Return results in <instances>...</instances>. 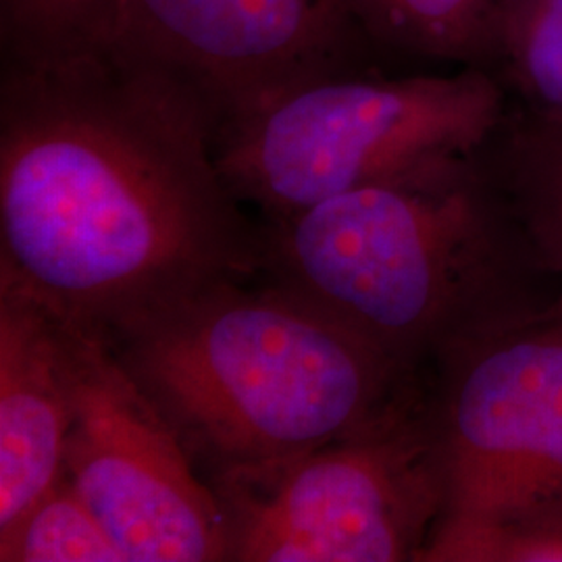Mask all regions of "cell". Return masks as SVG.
<instances>
[{
    "label": "cell",
    "instance_id": "1",
    "mask_svg": "<svg viewBox=\"0 0 562 562\" xmlns=\"http://www.w3.org/2000/svg\"><path fill=\"white\" fill-rule=\"evenodd\" d=\"M215 138L201 102L109 48L0 60V290L115 344L259 276Z\"/></svg>",
    "mask_w": 562,
    "mask_h": 562
},
{
    "label": "cell",
    "instance_id": "2",
    "mask_svg": "<svg viewBox=\"0 0 562 562\" xmlns=\"http://www.w3.org/2000/svg\"><path fill=\"white\" fill-rule=\"evenodd\" d=\"M259 227L269 283L422 378L559 296L482 153Z\"/></svg>",
    "mask_w": 562,
    "mask_h": 562
},
{
    "label": "cell",
    "instance_id": "3",
    "mask_svg": "<svg viewBox=\"0 0 562 562\" xmlns=\"http://www.w3.org/2000/svg\"><path fill=\"white\" fill-rule=\"evenodd\" d=\"M111 346L211 477L348 438L429 382L269 281L206 288Z\"/></svg>",
    "mask_w": 562,
    "mask_h": 562
},
{
    "label": "cell",
    "instance_id": "4",
    "mask_svg": "<svg viewBox=\"0 0 562 562\" xmlns=\"http://www.w3.org/2000/svg\"><path fill=\"white\" fill-rule=\"evenodd\" d=\"M508 111L503 83L482 67L348 74L304 83L225 123L215 153L241 204L281 217L473 157Z\"/></svg>",
    "mask_w": 562,
    "mask_h": 562
},
{
    "label": "cell",
    "instance_id": "5",
    "mask_svg": "<svg viewBox=\"0 0 562 562\" xmlns=\"http://www.w3.org/2000/svg\"><path fill=\"white\" fill-rule=\"evenodd\" d=\"M238 562H417L443 515L429 382L380 422L211 477Z\"/></svg>",
    "mask_w": 562,
    "mask_h": 562
},
{
    "label": "cell",
    "instance_id": "6",
    "mask_svg": "<svg viewBox=\"0 0 562 562\" xmlns=\"http://www.w3.org/2000/svg\"><path fill=\"white\" fill-rule=\"evenodd\" d=\"M429 419L443 483L438 525L562 503V302L438 362Z\"/></svg>",
    "mask_w": 562,
    "mask_h": 562
},
{
    "label": "cell",
    "instance_id": "7",
    "mask_svg": "<svg viewBox=\"0 0 562 562\" xmlns=\"http://www.w3.org/2000/svg\"><path fill=\"white\" fill-rule=\"evenodd\" d=\"M60 327L74 401L65 473L125 561H229L227 510L178 429L109 341Z\"/></svg>",
    "mask_w": 562,
    "mask_h": 562
},
{
    "label": "cell",
    "instance_id": "8",
    "mask_svg": "<svg viewBox=\"0 0 562 562\" xmlns=\"http://www.w3.org/2000/svg\"><path fill=\"white\" fill-rule=\"evenodd\" d=\"M241 120L304 83L392 63L341 0H120L106 46Z\"/></svg>",
    "mask_w": 562,
    "mask_h": 562
},
{
    "label": "cell",
    "instance_id": "9",
    "mask_svg": "<svg viewBox=\"0 0 562 562\" xmlns=\"http://www.w3.org/2000/svg\"><path fill=\"white\" fill-rule=\"evenodd\" d=\"M74 423L60 323L0 290V529L59 482Z\"/></svg>",
    "mask_w": 562,
    "mask_h": 562
},
{
    "label": "cell",
    "instance_id": "10",
    "mask_svg": "<svg viewBox=\"0 0 562 562\" xmlns=\"http://www.w3.org/2000/svg\"><path fill=\"white\" fill-rule=\"evenodd\" d=\"M482 159L562 302V115L510 106Z\"/></svg>",
    "mask_w": 562,
    "mask_h": 562
},
{
    "label": "cell",
    "instance_id": "11",
    "mask_svg": "<svg viewBox=\"0 0 562 562\" xmlns=\"http://www.w3.org/2000/svg\"><path fill=\"white\" fill-rule=\"evenodd\" d=\"M394 65L490 67L501 0H341Z\"/></svg>",
    "mask_w": 562,
    "mask_h": 562
},
{
    "label": "cell",
    "instance_id": "12",
    "mask_svg": "<svg viewBox=\"0 0 562 562\" xmlns=\"http://www.w3.org/2000/svg\"><path fill=\"white\" fill-rule=\"evenodd\" d=\"M487 71L517 109L562 115V0H501Z\"/></svg>",
    "mask_w": 562,
    "mask_h": 562
},
{
    "label": "cell",
    "instance_id": "13",
    "mask_svg": "<svg viewBox=\"0 0 562 562\" xmlns=\"http://www.w3.org/2000/svg\"><path fill=\"white\" fill-rule=\"evenodd\" d=\"M2 562H127L120 543L60 475L36 503L0 529Z\"/></svg>",
    "mask_w": 562,
    "mask_h": 562
},
{
    "label": "cell",
    "instance_id": "14",
    "mask_svg": "<svg viewBox=\"0 0 562 562\" xmlns=\"http://www.w3.org/2000/svg\"><path fill=\"white\" fill-rule=\"evenodd\" d=\"M120 0H0V60H46L104 48Z\"/></svg>",
    "mask_w": 562,
    "mask_h": 562
},
{
    "label": "cell",
    "instance_id": "15",
    "mask_svg": "<svg viewBox=\"0 0 562 562\" xmlns=\"http://www.w3.org/2000/svg\"><path fill=\"white\" fill-rule=\"evenodd\" d=\"M417 562H562V503L438 525Z\"/></svg>",
    "mask_w": 562,
    "mask_h": 562
}]
</instances>
